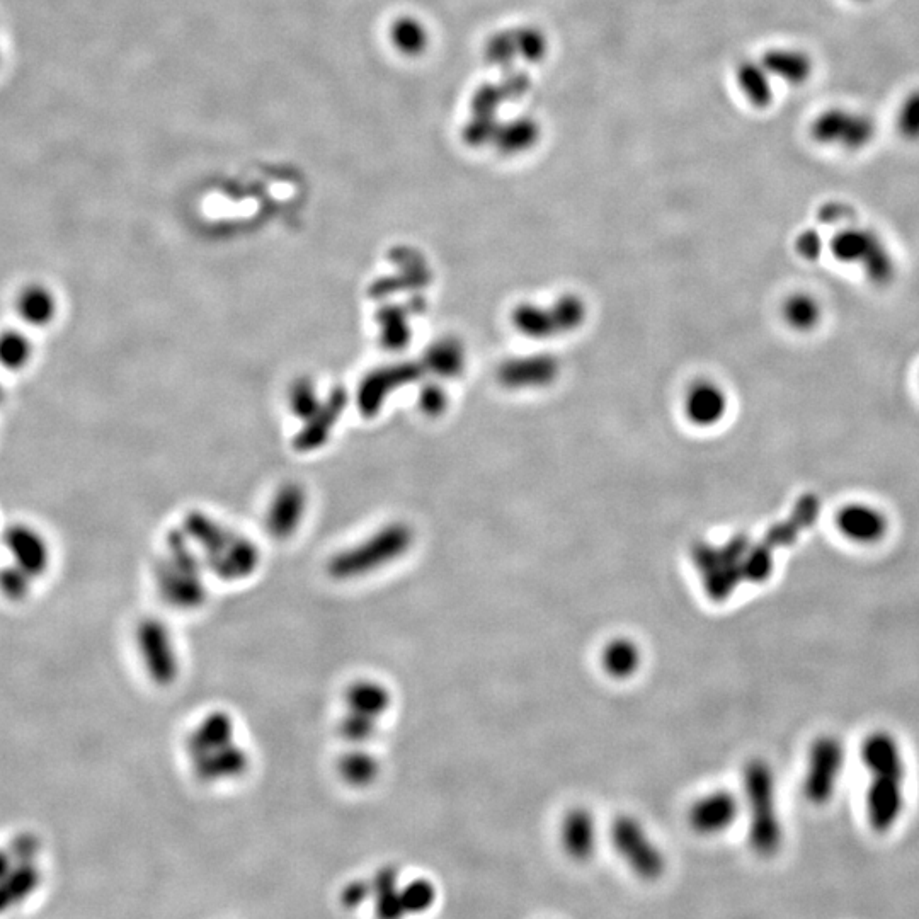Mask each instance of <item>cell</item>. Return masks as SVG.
I'll return each instance as SVG.
<instances>
[{"mask_svg":"<svg viewBox=\"0 0 919 919\" xmlns=\"http://www.w3.org/2000/svg\"><path fill=\"white\" fill-rule=\"evenodd\" d=\"M862 761L870 771L867 817L877 833L896 824L904 807V760L896 739L887 732H874L863 741Z\"/></svg>","mask_w":919,"mask_h":919,"instance_id":"obj_1","label":"cell"},{"mask_svg":"<svg viewBox=\"0 0 919 919\" xmlns=\"http://www.w3.org/2000/svg\"><path fill=\"white\" fill-rule=\"evenodd\" d=\"M744 795L749 845L756 855L773 857L782 846L783 831L778 817L777 782L766 761H749L744 768Z\"/></svg>","mask_w":919,"mask_h":919,"instance_id":"obj_2","label":"cell"},{"mask_svg":"<svg viewBox=\"0 0 919 919\" xmlns=\"http://www.w3.org/2000/svg\"><path fill=\"white\" fill-rule=\"evenodd\" d=\"M739 816L736 795L717 790L695 800L688 812L690 828L703 836H714L731 828Z\"/></svg>","mask_w":919,"mask_h":919,"instance_id":"obj_7","label":"cell"},{"mask_svg":"<svg viewBox=\"0 0 919 919\" xmlns=\"http://www.w3.org/2000/svg\"><path fill=\"white\" fill-rule=\"evenodd\" d=\"M877 128L872 118L860 111L831 108L822 111L811 123V137L824 147L857 152L870 145Z\"/></svg>","mask_w":919,"mask_h":919,"instance_id":"obj_4","label":"cell"},{"mask_svg":"<svg viewBox=\"0 0 919 919\" xmlns=\"http://www.w3.org/2000/svg\"><path fill=\"white\" fill-rule=\"evenodd\" d=\"M18 862V858L14 857V853H12L9 846H0V877H4L7 872H11L14 865Z\"/></svg>","mask_w":919,"mask_h":919,"instance_id":"obj_24","label":"cell"},{"mask_svg":"<svg viewBox=\"0 0 919 919\" xmlns=\"http://www.w3.org/2000/svg\"><path fill=\"white\" fill-rule=\"evenodd\" d=\"M770 77L761 62H744L739 65L737 84L754 108H768L773 101Z\"/></svg>","mask_w":919,"mask_h":919,"instance_id":"obj_16","label":"cell"},{"mask_svg":"<svg viewBox=\"0 0 919 919\" xmlns=\"http://www.w3.org/2000/svg\"><path fill=\"white\" fill-rule=\"evenodd\" d=\"M35 360L33 339L19 329L0 331V368L7 373L24 372Z\"/></svg>","mask_w":919,"mask_h":919,"instance_id":"obj_15","label":"cell"},{"mask_svg":"<svg viewBox=\"0 0 919 919\" xmlns=\"http://www.w3.org/2000/svg\"><path fill=\"white\" fill-rule=\"evenodd\" d=\"M560 843L567 855L577 862L593 857L598 846V826L588 809L576 807L567 812L560 822Z\"/></svg>","mask_w":919,"mask_h":919,"instance_id":"obj_9","label":"cell"},{"mask_svg":"<svg viewBox=\"0 0 919 919\" xmlns=\"http://www.w3.org/2000/svg\"><path fill=\"white\" fill-rule=\"evenodd\" d=\"M836 526L848 540L862 545H872L887 533V520L879 509L868 504H846L836 516Z\"/></svg>","mask_w":919,"mask_h":919,"instance_id":"obj_10","label":"cell"},{"mask_svg":"<svg viewBox=\"0 0 919 919\" xmlns=\"http://www.w3.org/2000/svg\"><path fill=\"white\" fill-rule=\"evenodd\" d=\"M783 315L788 326L794 327L797 331H809L821 320V305L812 295L795 293L785 302Z\"/></svg>","mask_w":919,"mask_h":919,"instance_id":"obj_17","label":"cell"},{"mask_svg":"<svg viewBox=\"0 0 919 919\" xmlns=\"http://www.w3.org/2000/svg\"><path fill=\"white\" fill-rule=\"evenodd\" d=\"M845 766V749L843 744L833 736L817 737L809 749L807 771L804 778V794L809 802L816 805L826 804L831 800L840 782L841 771Z\"/></svg>","mask_w":919,"mask_h":919,"instance_id":"obj_5","label":"cell"},{"mask_svg":"<svg viewBox=\"0 0 919 919\" xmlns=\"http://www.w3.org/2000/svg\"><path fill=\"white\" fill-rule=\"evenodd\" d=\"M851 217V210L843 203H828L819 210V220L824 223H840Z\"/></svg>","mask_w":919,"mask_h":919,"instance_id":"obj_23","label":"cell"},{"mask_svg":"<svg viewBox=\"0 0 919 919\" xmlns=\"http://www.w3.org/2000/svg\"><path fill=\"white\" fill-rule=\"evenodd\" d=\"M0 62H2V52H0Z\"/></svg>","mask_w":919,"mask_h":919,"instance_id":"obj_25","label":"cell"},{"mask_svg":"<svg viewBox=\"0 0 919 919\" xmlns=\"http://www.w3.org/2000/svg\"><path fill=\"white\" fill-rule=\"evenodd\" d=\"M611 845L639 879L657 880L668 867L663 850L635 817L618 816L611 824Z\"/></svg>","mask_w":919,"mask_h":919,"instance_id":"obj_3","label":"cell"},{"mask_svg":"<svg viewBox=\"0 0 919 919\" xmlns=\"http://www.w3.org/2000/svg\"><path fill=\"white\" fill-rule=\"evenodd\" d=\"M867 280L874 285H887L894 278V259L891 252L887 251L884 242L879 244L868 254L867 259L860 264Z\"/></svg>","mask_w":919,"mask_h":919,"instance_id":"obj_19","label":"cell"},{"mask_svg":"<svg viewBox=\"0 0 919 919\" xmlns=\"http://www.w3.org/2000/svg\"><path fill=\"white\" fill-rule=\"evenodd\" d=\"M797 252L807 261H816L822 254V239L817 230H805L795 242Z\"/></svg>","mask_w":919,"mask_h":919,"instance_id":"obj_22","label":"cell"},{"mask_svg":"<svg viewBox=\"0 0 919 919\" xmlns=\"http://www.w3.org/2000/svg\"><path fill=\"white\" fill-rule=\"evenodd\" d=\"M14 312L19 322L33 329L52 326L58 315L57 295L50 286L31 281L21 286L14 297Z\"/></svg>","mask_w":919,"mask_h":919,"instance_id":"obj_8","label":"cell"},{"mask_svg":"<svg viewBox=\"0 0 919 919\" xmlns=\"http://www.w3.org/2000/svg\"><path fill=\"white\" fill-rule=\"evenodd\" d=\"M2 547L9 555V562L21 571L40 581L52 566V547L43 531L29 523H11L2 537Z\"/></svg>","mask_w":919,"mask_h":919,"instance_id":"obj_6","label":"cell"},{"mask_svg":"<svg viewBox=\"0 0 919 919\" xmlns=\"http://www.w3.org/2000/svg\"><path fill=\"white\" fill-rule=\"evenodd\" d=\"M36 583V579L11 562H7L6 566L0 569V596L12 605H21L28 601L35 591Z\"/></svg>","mask_w":919,"mask_h":919,"instance_id":"obj_18","label":"cell"},{"mask_svg":"<svg viewBox=\"0 0 919 919\" xmlns=\"http://www.w3.org/2000/svg\"><path fill=\"white\" fill-rule=\"evenodd\" d=\"M897 132L904 140H919V89L909 92L897 111Z\"/></svg>","mask_w":919,"mask_h":919,"instance_id":"obj_20","label":"cell"},{"mask_svg":"<svg viewBox=\"0 0 919 919\" xmlns=\"http://www.w3.org/2000/svg\"><path fill=\"white\" fill-rule=\"evenodd\" d=\"M7 846L11 848L14 857L21 860V862H40L41 853H43V843H41L40 838L36 836L35 833H19L11 838V841L7 843Z\"/></svg>","mask_w":919,"mask_h":919,"instance_id":"obj_21","label":"cell"},{"mask_svg":"<svg viewBox=\"0 0 919 919\" xmlns=\"http://www.w3.org/2000/svg\"><path fill=\"white\" fill-rule=\"evenodd\" d=\"M857 2H865V0H857Z\"/></svg>","mask_w":919,"mask_h":919,"instance_id":"obj_26","label":"cell"},{"mask_svg":"<svg viewBox=\"0 0 919 919\" xmlns=\"http://www.w3.org/2000/svg\"><path fill=\"white\" fill-rule=\"evenodd\" d=\"M600 664L613 680H628L635 676L642 664V652L634 640L627 637L613 639L603 647L600 654Z\"/></svg>","mask_w":919,"mask_h":919,"instance_id":"obj_13","label":"cell"},{"mask_svg":"<svg viewBox=\"0 0 919 919\" xmlns=\"http://www.w3.org/2000/svg\"><path fill=\"white\" fill-rule=\"evenodd\" d=\"M879 242V235H875L872 230L848 227L834 235L831 252L840 263L862 264Z\"/></svg>","mask_w":919,"mask_h":919,"instance_id":"obj_14","label":"cell"},{"mask_svg":"<svg viewBox=\"0 0 919 919\" xmlns=\"http://www.w3.org/2000/svg\"><path fill=\"white\" fill-rule=\"evenodd\" d=\"M763 67L771 77L785 80L788 84L800 86L811 79L814 63L812 58L802 50L794 48H773L761 58Z\"/></svg>","mask_w":919,"mask_h":919,"instance_id":"obj_12","label":"cell"},{"mask_svg":"<svg viewBox=\"0 0 919 919\" xmlns=\"http://www.w3.org/2000/svg\"><path fill=\"white\" fill-rule=\"evenodd\" d=\"M43 884V870L40 862H21L19 860L11 872L0 877V914L9 913L12 909L23 906L35 896Z\"/></svg>","mask_w":919,"mask_h":919,"instance_id":"obj_11","label":"cell"}]
</instances>
